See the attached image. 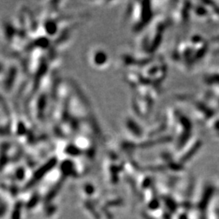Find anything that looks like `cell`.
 <instances>
[{
    "mask_svg": "<svg viewBox=\"0 0 219 219\" xmlns=\"http://www.w3.org/2000/svg\"><path fill=\"white\" fill-rule=\"evenodd\" d=\"M93 56H92V60L93 61V64L96 66H104V64L107 63V55L105 51L101 50H98L94 51Z\"/></svg>",
    "mask_w": 219,
    "mask_h": 219,
    "instance_id": "obj_1",
    "label": "cell"
}]
</instances>
